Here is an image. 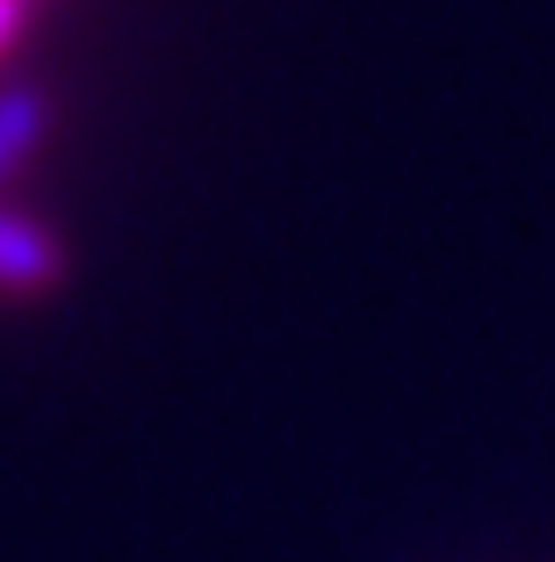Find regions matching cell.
Wrapping results in <instances>:
<instances>
[{
  "label": "cell",
  "mask_w": 555,
  "mask_h": 562,
  "mask_svg": "<svg viewBox=\"0 0 555 562\" xmlns=\"http://www.w3.org/2000/svg\"><path fill=\"white\" fill-rule=\"evenodd\" d=\"M66 274L58 238L36 224L30 210H0V296H36Z\"/></svg>",
  "instance_id": "6da1fadb"
},
{
  "label": "cell",
  "mask_w": 555,
  "mask_h": 562,
  "mask_svg": "<svg viewBox=\"0 0 555 562\" xmlns=\"http://www.w3.org/2000/svg\"><path fill=\"white\" fill-rule=\"evenodd\" d=\"M51 131V101L36 87H0V181L30 166V151Z\"/></svg>",
  "instance_id": "7a4b0ae2"
},
{
  "label": "cell",
  "mask_w": 555,
  "mask_h": 562,
  "mask_svg": "<svg viewBox=\"0 0 555 562\" xmlns=\"http://www.w3.org/2000/svg\"><path fill=\"white\" fill-rule=\"evenodd\" d=\"M22 15H30V0H0V50H8V36L22 30Z\"/></svg>",
  "instance_id": "3957f363"
}]
</instances>
